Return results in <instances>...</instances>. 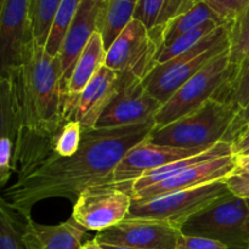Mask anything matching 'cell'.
I'll return each instance as SVG.
<instances>
[{"instance_id":"1","label":"cell","mask_w":249,"mask_h":249,"mask_svg":"<svg viewBox=\"0 0 249 249\" xmlns=\"http://www.w3.org/2000/svg\"><path fill=\"white\" fill-rule=\"evenodd\" d=\"M155 121L116 128L83 131L79 150L72 157L49 156L36 167L17 175L4 189L1 201L24 219L34 204L48 198H68L75 203L84 190L113 184V174L126 153L155 129Z\"/></svg>"},{"instance_id":"2","label":"cell","mask_w":249,"mask_h":249,"mask_svg":"<svg viewBox=\"0 0 249 249\" xmlns=\"http://www.w3.org/2000/svg\"><path fill=\"white\" fill-rule=\"evenodd\" d=\"M60 61L33 40L15 67L1 72L0 100L6 102L15 129L12 170L28 172L53 155V139L65 123Z\"/></svg>"},{"instance_id":"3","label":"cell","mask_w":249,"mask_h":249,"mask_svg":"<svg viewBox=\"0 0 249 249\" xmlns=\"http://www.w3.org/2000/svg\"><path fill=\"white\" fill-rule=\"evenodd\" d=\"M236 116L232 105L213 97L182 118L155 126L148 140L178 148H209L225 140Z\"/></svg>"},{"instance_id":"4","label":"cell","mask_w":249,"mask_h":249,"mask_svg":"<svg viewBox=\"0 0 249 249\" xmlns=\"http://www.w3.org/2000/svg\"><path fill=\"white\" fill-rule=\"evenodd\" d=\"M228 49L229 23H226L209 33L194 48L156 66L142 80L143 87L158 101L164 104L190 78Z\"/></svg>"},{"instance_id":"5","label":"cell","mask_w":249,"mask_h":249,"mask_svg":"<svg viewBox=\"0 0 249 249\" xmlns=\"http://www.w3.org/2000/svg\"><path fill=\"white\" fill-rule=\"evenodd\" d=\"M182 235L219 241L229 249L249 248V208L230 192L184 224Z\"/></svg>"},{"instance_id":"6","label":"cell","mask_w":249,"mask_h":249,"mask_svg":"<svg viewBox=\"0 0 249 249\" xmlns=\"http://www.w3.org/2000/svg\"><path fill=\"white\" fill-rule=\"evenodd\" d=\"M230 194L225 180L170 192L145 201H133L126 219H155L177 226Z\"/></svg>"},{"instance_id":"7","label":"cell","mask_w":249,"mask_h":249,"mask_svg":"<svg viewBox=\"0 0 249 249\" xmlns=\"http://www.w3.org/2000/svg\"><path fill=\"white\" fill-rule=\"evenodd\" d=\"M231 74L232 66L228 49L207 63L162 105L155 117L156 126L168 125L194 112L209 99L216 97Z\"/></svg>"},{"instance_id":"8","label":"cell","mask_w":249,"mask_h":249,"mask_svg":"<svg viewBox=\"0 0 249 249\" xmlns=\"http://www.w3.org/2000/svg\"><path fill=\"white\" fill-rule=\"evenodd\" d=\"M131 189L121 184L91 186L79 195L73 206V219L88 231H104L128 218Z\"/></svg>"},{"instance_id":"9","label":"cell","mask_w":249,"mask_h":249,"mask_svg":"<svg viewBox=\"0 0 249 249\" xmlns=\"http://www.w3.org/2000/svg\"><path fill=\"white\" fill-rule=\"evenodd\" d=\"M160 44L138 19H133L107 50L106 66L121 77L143 80L157 66Z\"/></svg>"},{"instance_id":"10","label":"cell","mask_w":249,"mask_h":249,"mask_svg":"<svg viewBox=\"0 0 249 249\" xmlns=\"http://www.w3.org/2000/svg\"><path fill=\"white\" fill-rule=\"evenodd\" d=\"M181 233L180 229L165 221L136 218L100 231L94 240L100 245L138 249H175Z\"/></svg>"},{"instance_id":"11","label":"cell","mask_w":249,"mask_h":249,"mask_svg":"<svg viewBox=\"0 0 249 249\" xmlns=\"http://www.w3.org/2000/svg\"><path fill=\"white\" fill-rule=\"evenodd\" d=\"M162 105L147 91L142 80L119 75L118 94L100 117L96 128H116L155 121Z\"/></svg>"},{"instance_id":"12","label":"cell","mask_w":249,"mask_h":249,"mask_svg":"<svg viewBox=\"0 0 249 249\" xmlns=\"http://www.w3.org/2000/svg\"><path fill=\"white\" fill-rule=\"evenodd\" d=\"M211 148V147H209ZM208 148H178L172 146L155 145L148 138L131 148L122 160L113 174V184H121L131 189V184L151 170L158 169L169 163L198 155Z\"/></svg>"},{"instance_id":"13","label":"cell","mask_w":249,"mask_h":249,"mask_svg":"<svg viewBox=\"0 0 249 249\" xmlns=\"http://www.w3.org/2000/svg\"><path fill=\"white\" fill-rule=\"evenodd\" d=\"M33 40L29 0H5L0 6L1 72L15 67L26 46Z\"/></svg>"},{"instance_id":"14","label":"cell","mask_w":249,"mask_h":249,"mask_svg":"<svg viewBox=\"0 0 249 249\" xmlns=\"http://www.w3.org/2000/svg\"><path fill=\"white\" fill-rule=\"evenodd\" d=\"M236 168V158L231 156L215 158L189 168L185 172L164 180L160 184L152 185L141 191L131 194L133 201H145L153 197L162 196L180 190L192 189L211 182L225 180Z\"/></svg>"},{"instance_id":"15","label":"cell","mask_w":249,"mask_h":249,"mask_svg":"<svg viewBox=\"0 0 249 249\" xmlns=\"http://www.w3.org/2000/svg\"><path fill=\"white\" fill-rule=\"evenodd\" d=\"M119 90V74L104 66L78 97L67 121H77L83 131L96 129V124ZM66 121V122H67Z\"/></svg>"},{"instance_id":"16","label":"cell","mask_w":249,"mask_h":249,"mask_svg":"<svg viewBox=\"0 0 249 249\" xmlns=\"http://www.w3.org/2000/svg\"><path fill=\"white\" fill-rule=\"evenodd\" d=\"M100 0H82L74 19L63 40L57 58L62 73V91L72 75L73 70L96 29V17Z\"/></svg>"},{"instance_id":"17","label":"cell","mask_w":249,"mask_h":249,"mask_svg":"<svg viewBox=\"0 0 249 249\" xmlns=\"http://www.w3.org/2000/svg\"><path fill=\"white\" fill-rule=\"evenodd\" d=\"M22 230V242L26 249H80L85 230L71 216L58 225H41L32 220L31 216L24 219Z\"/></svg>"},{"instance_id":"18","label":"cell","mask_w":249,"mask_h":249,"mask_svg":"<svg viewBox=\"0 0 249 249\" xmlns=\"http://www.w3.org/2000/svg\"><path fill=\"white\" fill-rule=\"evenodd\" d=\"M107 50L99 32H95L90 38L80 55L72 75L63 90V119L67 121L68 116L73 111L78 97L87 85L95 78V75L106 66Z\"/></svg>"},{"instance_id":"19","label":"cell","mask_w":249,"mask_h":249,"mask_svg":"<svg viewBox=\"0 0 249 249\" xmlns=\"http://www.w3.org/2000/svg\"><path fill=\"white\" fill-rule=\"evenodd\" d=\"M198 0H138L134 19L140 21L151 36L162 46L165 27L196 5Z\"/></svg>"},{"instance_id":"20","label":"cell","mask_w":249,"mask_h":249,"mask_svg":"<svg viewBox=\"0 0 249 249\" xmlns=\"http://www.w3.org/2000/svg\"><path fill=\"white\" fill-rule=\"evenodd\" d=\"M231 155H232L231 143L226 142V141H220V142L215 143L211 148L198 153V155H195L191 156V157L184 158V160H177V162L169 163V164L163 165V167L158 168V169L146 173V174H143L142 177L139 178L138 180H135L131 184V194L141 191V190L152 186V185L160 184V182L164 181V180L170 179V178L185 172L189 168L195 167L197 164H201V163L207 162V160H215V158L225 157V156Z\"/></svg>"},{"instance_id":"21","label":"cell","mask_w":249,"mask_h":249,"mask_svg":"<svg viewBox=\"0 0 249 249\" xmlns=\"http://www.w3.org/2000/svg\"><path fill=\"white\" fill-rule=\"evenodd\" d=\"M136 2L130 0H100L96 17V32L108 50L122 32L134 19Z\"/></svg>"},{"instance_id":"22","label":"cell","mask_w":249,"mask_h":249,"mask_svg":"<svg viewBox=\"0 0 249 249\" xmlns=\"http://www.w3.org/2000/svg\"><path fill=\"white\" fill-rule=\"evenodd\" d=\"M211 19H215V21L226 24L206 2L202 1V0H198L191 10H189L186 14L181 15L178 18L173 19L165 27L164 32H163L162 46L172 43L175 39L179 38L180 36L187 33V32L196 28V27L201 26L204 22L211 21Z\"/></svg>"},{"instance_id":"23","label":"cell","mask_w":249,"mask_h":249,"mask_svg":"<svg viewBox=\"0 0 249 249\" xmlns=\"http://www.w3.org/2000/svg\"><path fill=\"white\" fill-rule=\"evenodd\" d=\"M249 56V4L229 23V58L232 71Z\"/></svg>"},{"instance_id":"24","label":"cell","mask_w":249,"mask_h":249,"mask_svg":"<svg viewBox=\"0 0 249 249\" xmlns=\"http://www.w3.org/2000/svg\"><path fill=\"white\" fill-rule=\"evenodd\" d=\"M215 99L229 102L235 107L237 114L249 104V56L247 60L232 71V74Z\"/></svg>"},{"instance_id":"25","label":"cell","mask_w":249,"mask_h":249,"mask_svg":"<svg viewBox=\"0 0 249 249\" xmlns=\"http://www.w3.org/2000/svg\"><path fill=\"white\" fill-rule=\"evenodd\" d=\"M80 4L82 0H62L61 2L45 44V50L53 57H57L60 53L66 34L74 19Z\"/></svg>"},{"instance_id":"26","label":"cell","mask_w":249,"mask_h":249,"mask_svg":"<svg viewBox=\"0 0 249 249\" xmlns=\"http://www.w3.org/2000/svg\"><path fill=\"white\" fill-rule=\"evenodd\" d=\"M223 24L224 23L215 21V19H211V21L204 22L201 26L191 29V31H189L187 33L182 34V36H180L179 38H177L174 41H172V43L160 46V53H158L157 58V65L167 62V61L177 57L180 53L187 51L189 49L194 48V46L197 45L202 39L206 38L209 33L215 31L218 27L223 26Z\"/></svg>"},{"instance_id":"27","label":"cell","mask_w":249,"mask_h":249,"mask_svg":"<svg viewBox=\"0 0 249 249\" xmlns=\"http://www.w3.org/2000/svg\"><path fill=\"white\" fill-rule=\"evenodd\" d=\"M62 0H29V16L33 39L45 46L53 18Z\"/></svg>"},{"instance_id":"28","label":"cell","mask_w":249,"mask_h":249,"mask_svg":"<svg viewBox=\"0 0 249 249\" xmlns=\"http://www.w3.org/2000/svg\"><path fill=\"white\" fill-rule=\"evenodd\" d=\"M14 213L0 199V249H26L22 242L23 225L18 223Z\"/></svg>"},{"instance_id":"29","label":"cell","mask_w":249,"mask_h":249,"mask_svg":"<svg viewBox=\"0 0 249 249\" xmlns=\"http://www.w3.org/2000/svg\"><path fill=\"white\" fill-rule=\"evenodd\" d=\"M83 129L79 122L67 121L63 123L53 139V150L58 157H72L79 150L82 143Z\"/></svg>"},{"instance_id":"30","label":"cell","mask_w":249,"mask_h":249,"mask_svg":"<svg viewBox=\"0 0 249 249\" xmlns=\"http://www.w3.org/2000/svg\"><path fill=\"white\" fill-rule=\"evenodd\" d=\"M225 23H230L249 4V0H202Z\"/></svg>"},{"instance_id":"31","label":"cell","mask_w":249,"mask_h":249,"mask_svg":"<svg viewBox=\"0 0 249 249\" xmlns=\"http://www.w3.org/2000/svg\"><path fill=\"white\" fill-rule=\"evenodd\" d=\"M175 249H229L228 246L219 241L198 236L182 235L179 237Z\"/></svg>"},{"instance_id":"32","label":"cell","mask_w":249,"mask_h":249,"mask_svg":"<svg viewBox=\"0 0 249 249\" xmlns=\"http://www.w3.org/2000/svg\"><path fill=\"white\" fill-rule=\"evenodd\" d=\"M229 191L240 198H249V174L232 172L225 179Z\"/></svg>"},{"instance_id":"33","label":"cell","mask_w":249,"mask_h":249,"mask_svg":"<svg viewBox=\"0 0 249 249\" xmlns=\"http://www.w3.org/2000/svg\"><path fill=\"white\" fill-rule=\"evenodd\" d=\"M230 143L232 156L235 158L249 156V123L233 136Z\"/></svg>"},{"instance_id":"34","label":"cell","mask_w":249,"mask_h":249,"mask_svg":"<svg viewBox=\"0 0 249 249\" xmlns=\"http://www.w3.org/2000/svg\"><path fill=\"white\" fill-rule=\"evenodd\" d=\"M248 123H249V104L247 105V107H246L245 109H242V111H241L240 113L235 117L232 124H231L230 130H229L228 135H226L225 140L224 141H226V142H231V140H232L233 136H235L236 134H237L238 131H240L241 129H242L243 126Z\"/></svg>"},{"instance_id":"35","label":"cell","mask_w":249,"mask_h":249,"mask_svg":"<svg viewBox=\"0 0 249 249\" xmlns=\"http://www.w3.org/2000/svg\"><path fill=\"white\" fill-rule=\"evenodd\" d=\"M233 172L249 174V160H246V158H236V168Z\"/></svg>"},{"instance_id":"36","label":"cell","mask_w":249,"mask_h":249,"mask_svg":"<svg viewBox=\"0 0 249 249\" xmlns=\"http://www.w3.org/2000/svg\"><path fill=\"white\" fill-rule=\"evenodd\" d=\"M80 249H105V248L102 247L100 243H97L95 240H91V241H88V242H85Z\"/></svg>"},{"instance_id":"37","label":"cell","mask_w":249,"mask_h":249,"mask_svg":"<svg viewBox=\"0 0 249 249\" xmlns=\"http://www.w3.org/2000/svg\"><path fill=\"white\" fill-rule=\"evenodd\" d=\"M105 249H138L133 247H125V246H114V245H101Z\"/></svg>"},{"instance_id":"38","label":"cell","mask_w":249,"mask_h":249,"mask_svg":"<svg viewBox=\"0 0 249 249\" xmlns=\"http://www.w3.org/2000/svg\"><path fill=\"white\" fill-rule=\"evenodd\" d=\"M246 203H247V206H248V208H249V198L246 199Z\"/></svg>"},{"instance_id":"39","label":"cell","mask_w":249,"mask_h":249,"mask_svg":"<svg viewBox=\"0 0 249 249\" xmlns=\"http://www.w3.org/2000/svg\"><path fill=\"white\" fill-rule=\"evenodd\" d=\"M4 2H5V0H0V6H1V5L4 4Z\"/></svg>"},{"instance_id":"40","label":"cell","mask_w":249,"mask_h":249,"mask_svg":"<svg viewBox=\"0 0 249 249\" xmlns=\"http://www.w3.org/2000/svg\"><path fill=\"white\" fill-rule=\"evenodd\" d=\"M238 158H246V160H249V156H246V157H238Z\"/></svg>"},{"instance_id":"41","label":"cell","mask_w":249,"mask_h":249,"mask_svg":"<svg viewBox=\"0 0 249 249\" xmlns=\"http://www.w3.org/2000/svg\"><path fill=\"white\" fill-rule=\"evenodd\" d=\"M130 1H133V2H138V0H130Z\"/></svg>"},{"instance_id":"42","label":"cell","mask_w":249,"mask_h":249,"mask_svg":"<svg viewBox=\"0 0 249 249\" xmlns=\"http://www.w3.org/2000/svg\"><path fill=\"white\" fill-rule=\"evenodd\" d=\"M248 249H249V248H248Z\"/></svg>"}]
</instances>
